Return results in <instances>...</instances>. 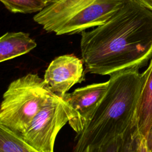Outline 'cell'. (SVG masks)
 Here are the masks:
<instances>
[{
  "label": "cell",
  "instance_id": "10",
  "mask_svg": "<svg viewBox=\"0 0 152 152\" xmlns=\"http://www.w3.org/2000/svg\"><path fill=\"white\" fill-rule=\"evenodd\" d=\"M0 152H39L20 135L0 125Z\"/></svg>",
  "mask_w": 152,
  "mask_h": 152
},
{
  "label": "cell",
  "instance_id": "9",
  "mask_svg": "<svg viewBox=\"0 0 152 152\" xmlns=\"http://www.w3.org/2000/svg\"><path fill=\"white\" fill-rule=\"evenodd\" d=\"M37 43L24 32H8L0 39V62L24 55L34 49Z\"/></svg>",
  "mask_w": 152,
  "mask_h": 152
},
{
  "label": "cell",
  "instance_id": "7",
  "mask_svg": "<svg viewBox=\"0 0 152 152\" xmlns=\"http://www.w3.org/2000/svg\"><path fill=\"white\" fill-rule=\"evenodd\" d=\"M83 62L74 55L55 58L45 71L43 80L48 88L62 97L75 84L84 80Z\"/></svg>",
  "mask_w": 152,
  "mask_h": 152
},
{
  "label": "cell",
  "instance_id": "16",
  "mask_svg": "<svg viewBox=\"0 0 152 152\" xmlns=\"http://www.w3.org/2000/svg\"><path fill=\"white\" fill-rule=\"evenodd\" d=\"M42 1L46 5V6H48L49 5H51L52 4L56 2L59 0H42Z\"/></svg>",
  "mask_w": 152,
  "mask_h": 152
},
{
  "label": "cell",
  "instance_id": "3",
  "mask_svg": "<svg viewBox=\"0 0 152 152\" xmlns=\"http://www.w3.org/2000/svg\"><path fill=\"white\" fill-rule=\"evenodd\" d=\"M127 0H59L33 17L47 32L74 34L106 23Z\"/></svg>",
  "mask_w": 152,
  "mask_h": 152
},
{
  "label": "cell",
  "instance_id": "12",
  "mask_svg": "<svg viewBox=\"0 0 152 152\" xmlns=\"http://www.w3.org/2000/svg\"><path fill=\"white\" fill-rule=\"evenodd\" d=\"M125 134L122 136L100 145L88 146L83 152H119Z\"/></svg>",
  "mask_w": 152,
  "mask_h": 152
},
{
  "label": "cell",
  "instance_id": "15",
  "mask_svg": "<svg viewBox=\"0 0 152 152\" xmlns=\"http://www.w3.org/2000/svg\"><path fill=\"white\" fill-rule=\"evenodd\" d=\"M137 3L152 10V0H132Z\"/></svg>",
  "mask_w": 152,
  "mask_h": 152
},
{
  "label": "cell",
  "instance_id": "6",
  "mask_svg": "<svg viewBox=\"0 0 152 152\" xmlns=\"http://www.w3.org/2000/svg\"><path fill=\"white\" fill-rule=\"evenodd\" d=\"M109 81L93 83L66 93L61 97L68 106L71 115L69 123L77 134L80 133L93 115L100 102L105 94Z\"/></svg>",
  "mask_w": 152,
  "mask_h": 152
},
{
  "label": "cell",
  "instance_id": "8",
  "mask_svg": "<svg viewBox=\"0 0 152 152\" xmlns=\"http://www.w3.org/2000/svg\"><path fill=\"white\" fill-rule=\"evenodd\" d=\"M134 126L138 135L145 138L152 132V59L145 70L141 74Z\"/></svg>",
  "mask_w": 152,
  "mask_h": 152
},
{
  "label": "cell",
  "instance_id": "11",
  "mask_svg": "<svg viewBox=\"0 0 152 152\" xmlns=\"http://www.w3.org/2000/svg\"><path fill=\"white\" fill-rule=\"evenodd\" d=\"M5 8L14 13L39 12L46 5L42 0H1Z\"/></svg>",
  "mask_w": 152,
  "mask_h": 152
},
{
  "label": "cell",
  "instance_id": "13",
  "mask_svg": "<svg viewBox=\"0 0 152 152\" xmlns=\"http://www.w3.org/2000/svg\"><path fill=\"white\" fill-rule=\"evenodd\" d=\"M138 140V135L133 126L125 134L119 152H136Z\"/></svg>",
  "mask_w": 152,
  "mask_h": 152
},
{
  "label": "cell",
  "instance_id": "2",
  "mask_svg": "<svg viewBox=\"0 0 152 152\" xmlns=\"http://www.w3.org/2000/svg\"><path fill=\"white\" fill-rule=\"evenodd\" d=\"M141 74L138 68L125 69L110 75L107 90L93 115L77 134L73 152H83L122 136L134 126Z\"/></svg>",
  "mask_w": 152,
  "mask_h": 152
},
{
  "label": "cell",
  "instance_id": "1",
  "mask_svg": "<svg viewBox=\"0 0 152 152\" xmlns=\"http://www.w3.org/2000/svg\"><path fill=\"white\" fill-rule=\"evenodd\" d=\"M80 49L91 74L140 68L152 56V10L127 0L106 23L81 33Z\"/></svg>",
  "mask_w": 152,
  "mask_h": 152
},
{
  "label": "cell",
  "instance_id": "5",
  "mask_svg": "<svg viewBox=\"0 0 152 152\" xmlns=\"http://www.w3.org/2000/svg\"><path fill=\"white\" fill-rule=\"evenodd\" d=\"M71 115L62 98L52 94L20 136L39 152H53L56 137Z\"/></svg>",
  "mask_w": 152,
  "mask_h": 152
},
{
  "label": "cell",
  "instance_id": "14",
  "mask_svg": "<svg viewBox=\"0 0 152 152\" xmlns=\"http://www.w3.org/2000/svg\"><path fill=\"white\" fill-rule=\"evenodd\" d=\"M136 152H152L148 145L147 139L145 137H140L138 135Z\"/></svg>",
  "mask_w": 152,
  "mask_h": 152
},
{
  "label": "cell",
  "instance_id": "4",
  "mask_svg": "<svg viewBox=\"0 0 152 152\" xmlns=\"http://www.w3.org/2000/svg\"><path fill=\"white\" fill-rule=\"evenodd\" d=\"M52 94L37 74L14 80L3 94L0 125L20 135Z\"/></svg>",
  "mask_w": 152,
  "mask_h": 152
}]
</instances>
